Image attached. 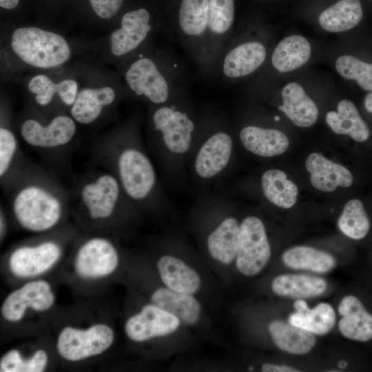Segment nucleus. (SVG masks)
<instances>
[{
    "label": "nucleus",
    "instance_id": "2",
    "mask_svg": "<svg viewBox=\"0 0 372 372\" xmlns=\"http://www.w3.org/2000/svg\"><path fill=\"white\" fill-rule=\"evenodd\" d=\"M2 188L13 218L28 231L44 233L54 229L71 209V192L34 165L25 164Z\"/></svg>",
    "mask_w": 372,
    "mask_h": 372
},
{
    "label": "nucleus",
    "instance_id": "3",
    "mask_svg": "<svg viewBox=\"0 0 372 372\" xmlns=\"http://www.w3.org/2000/svg\"><path fill=\"white\" fill-rule=\"evenodd\" d=\"M200 119L184 97L149 106L146 130L148 143L161 171L169 178H180L196 140Z\"/></svg>",
    "mask_w": 372,
    "mask_h": 372
},
{
    "label": "nucleus",
    "instance_id": "35",
    "mask_svg": "<svg viewBox=\"0 0 372 372\" xmlns=\"http://www.w3.org/2000/svg\"><path fill=\"white\" fill-rule=\"evenodd\" d=\"M262 194L271 204L284 209L292 207L298 196L297 185L278 169L265 171L260 178Z\"/></svg>",
    "mask_w": 372,
    "mask_h": 372
},
{
    "label": "nucleus",
    "instance_id": "12",
    "mask_svg": "<svg viewBox=\"0 0 372 372\" xmlns=\"http://www.w3.org/2000/svg\"><path fill=\"white\" fill-rule=\"evenodd\" d=\"M124 332L134 343L160 340L176 349L190 331L176 316L147 301L126 319Z\"/></svg>",
    "mask_w": 372,
    "mask_h": 372
},
{
    "label": "nucleus",
    "instance_id": "42",
    "mask_svg": "<svg viewBox=\"0 0 372 372\" xmlns=\"http://www.w3.org/2000/svg\"><path fill=\"white\" fill-rule=\"evenodd\" d=\"M7 228H8V222H7V217H6V213L5 211V209L3 207H2V205H1L0 209V238L1 242L3 240V239L6 237V233H7Z\"/></svg>",
    "mask_w": 372,
    "mask_h": 372
},
{
    "label": "nucleus",
    "instance_id": "36",
    "mask_svg": "<svg viewBox=\"0 0 372 372\" xmlns=\"http://www.w3.org/2000/svg\"><path fill=\"white\" fill-rule=\"evenodd\" d=\"M282 262L289 267L325 273L335 265V258L330 254L308 246H296L286 250Z\"/></svg>",
    "mask_w": 372,
    "mask_h": 372
},
{
    "label": "nucleus",
    "instance_id": "11",
    "mask_svg": "<svg viewBox=\"0 0 372 372\" xmlns=\"http://www.w3.org/2000/svg\"><path fill=\"white\" fill-rule=\"evenodd\" d=\"M149 12L138 8L124 13L118 25L102 41L107 60L121 65L146 50L155 32Z\"/></svg>",
    "mask_w": 372,
    "mask_h": 372
},
{
    "label": "nucleus",
    "instance_id": "14",
    "mask_svg": "<svg viewBox=\"0 0 372 372\" xmlns=\"http://www.w3.org/2000/svg\"><path fill=\"white\" fill-rule=\"evenodd\" d=\"M114 331L103 323L87 328L65 327L56 342L59 355L65 360L75 362L102 354L114 341Z\"/></svg>",
    "mask_w": 372,
    "mask_h": 372
},
{
    "label": "nucleus",
    "instance_id": "23",
    "mask_svg": "<svg viewBox=\"0 0 372 372\" xmlns=\"http://www.w3.org/2000/svg\"><path fill=\"white\" fill-rule=\"evenodd\" d=\"M209 22V0H182L179 7L178 34L183 41L196 50L202 60Z\"/></svg>",
    "mask_w": 372,
    "mask_h": 372
},
{
    "label": "nucleus",
    "instance_id": "33",
    "mask_svg": "<svg viewBox=\"0 0 372 372\" xmlns=\"http://www.w3.org/2000/svg\"><path fill=\"white\" fill-rule=\"evenodd\" d=\"M362 17L360 0H340L321 12L318 22L327 32H341L355 28Z\"/></svg>",
    "mask_w": 372,
    "mask_h": 372
},
{
    "label": "nucleus",
    "instance_id": "44",
    "mask_svg": "<svg viewBox=\"0 0 372 372\" xmlns=\"http://www.w3.org/2000/svg\"><path fill=\"white\" fill-rule=\"evenodd\" d=\"M364 104L366 110L369 112L372 113V92L366 95Z\"/></svg>",
    "mask_w": 372,
    "mask_h": 372
},
{
    "label": "nucleus",
    "instance_id": "37",
    "mask_svg": "<svg viewBox=\"0 0 372 372\" xmlns=\"http://www.w3.org/2000/svg\"><path fill=\"white\" fill-rule=\"evenodd\" d=\"M338 226L345 236L352 239L360 240L366 236L371 223L361 200L353 198L345 203Z\"/></svg>",
    "mask_w": 372,
    "mask_h": 372
},
{
    "label": "nucleus",
    "instance_id": "43",
    "mask_svg": "<svg viewBox=\"0 0 372 372\" xmlns=\"http://www.w3.org/2000/svg\"><path fill=\"white\" fill-rule=\"evenodd\" d=\"M19 4V0H0V7L4 10H14Z\"/></svg>",
    "mask_w": 372,
    "mask_h": 372
},
{
    "label": "nucleus",
    "instance_id": "31",
    "mask_svg": "<svg viewBox=\"0 0 372 372\" xmlns=\"http://www.w3.org/2000/svg\"><path fill=\"white\" fill-rule=\"evenodd\" d=\"M267 329L275 345L289 353H307L316 344L313 333L290 322L274 320L269 323Z\"/></svg>",
    "mask_w": 372,
    "mask_h": 372
},
{
    "label": "nucleus",
    "instance_id": "22",
    "mask_svg": "<svg viewBox=\"0 0 372 372\" xmlns=\"http://www.w3.org/2000/svg\"><path fill=\"white\" fill-rule=\"evenodd\" d=\"M235 17L234 0H209L208 30L202 65L214 66L225 47Z\"/></svg>",
    "mask_w": 372,
    "mask_h": 372
},
{
    "label": "nucleus",
    "instance_id": "25",
    "mask_svg": "<svg viewBox=\"0 0 372 372\" xmlns=\"http://www.w3.org/2000/svg\"><path fill=\"white\" fill-rule=\"evenodd\" d=\"M238 138L246 150L263 158L280 155L289 145V140L282 132L255 125L242 127Z\"/></svg>",
    "mask_w": 372,
    "mask_h": 372
},
{
    "label": "nucleus",
    "instance_id": "28",
    "mask_svg": "<svg viewBox=\"0 0 372 372\" xmlns=\"http://www.w3.org/2000/svg\"><path fill=\"white\" fill-rule=\"evenodd\" d=\"M296 312L289 318V322L313 334L322 335L334 327L335 313L328 303L321 302L309 309L304 300L298 299L293 303Z\"/></svg>",
    "mask_w": 372,
    "mask_h": 372
},
{
    "label": "nucleus",
    "instance_id": "1",
    "mask_svg": "<svg viewBox=\"0 0 372 372\" xmlns=\"http://www.w3.org/2000/svg\"><path fill=\"white\" fill-rule=\"evenodd\" d=\"M90 155L96 166L116 178L139 212L161 210L168 204L135 118L98 136L92 143Z\"/></svg>",
    "mask_w": 372,
    "mask_h": 372
},
{
    "label": "nucleus",
    "instance_id": "10",
    "mask_svg": "<svg viewBox=\"0 0 372 372\" xmlns=\"http://www.w3.org/2000/svg\"><path fill=\"white\" fill-rule=\"evenodd\" d=\"M19 136L32 148L44 154L63 152L74 143L78 124L68 112L45 116L33 111L17 121Z\"/></svg>",
    "mask_w": 372,
    "mask_h": 372
},
{
    "label": "nucleus",
    "instance_id": "4",
    "mask_svg": "<svg viewBox=\"0 0 372 372\" xmlns=\"http://www.w3.org/2000/svg\"><path fill=\"white\" fill-rule=\"evenodd\" d=\"M180 65L162 52L147 50L121 65L125 91L149 106L184 97Z\"/></svg>",
    "mask_w": 372,
    "mask_h": 372
},
{
    "label": "nucleus",
    "instance_id": "13",
    "mask_svg": "<svg viewBox=\"0 0 372 372\" xmlns=\"http://www.w3.org/2000/svg\"><path fill=\"white\" fill-rule=\"evenodd\" d=\"M145 292L147 301L176 316L189 331L207 334L212 328L205 303L198 298L169 289L156 276Z\"/></svg>",
    "mask_w": 372,
    "mask_h": 372
},
{
    "label": "nucleus",
    "instance_id": "39",
    "mask_svg": "<svg viewBox=\"0 0 372 372\" xmlns=\"http://www.w3.org/2000/svg\"><path fill=\"white\" fill-rule=\"evenodd\" d=\"M335 69L343 78L355 80L363 90L372 91V63L351 55H342L337 59Z\"/></svg>",
    "mask_w": 372,
    "mask_h": 372
},
{
    "label": "nucleus",
    "instance_id": "40",
    "mask_svg": "<svg viewBox=\"0 0 372 372\" xmlns=\"http://www.w3.org/2000/svg\"><path fill=\"white\" fill-rule=\"evenodd\" d=\"M95 15L101 20L112 19L120 10L124 0H87Z\"/></svg>",
    "mask_w": 372,
    "mask_h": 372
},
{
    "label": "nucleus",
    "instance_id": "16",
    "mask_svg": "<svg viewBox=\"0 0 372 372\" xmlns=\"http://www.w3.org/2000/svg\"><path fill=\"white\" fill-rule=\"evenodd\" d=\"M111 81H96L80 87L68 113L78 125H92L119 103L125 89Z\"/></svg>",
    "mask_w": 372,
    "mask_h": 372
},
{
    "label": "nucleus",
    "instance_id": "29",
    "mask_svg": "<svg viewBox=\"0 0 372 372\" xmlns=\"http://www.w3.org/2000/svg\"><path fill=\"white\" fill-rule=\"evenodd\" d=\"M326 123L333 132L349 136L357 142H364L370 136L368 125L362 118L354 103L348 100H341L337 111L327 112Z\"/></svg>",
    "mask_w": 372,
    "mask_h": 372
},
{
    "label": "nucleus",
    "instance_id": "5",
    "mask_svg": "<svg viewBox=\"0 0 372 372\" xmlns=\"http://www.w3.org/2000/svg\"><path fill=\"white\" fill-rule=\"evenodd\" d=\"M71 192V207L94 224L129 219L138 211L128 199L116 178L109 172L96 169L83 175Z\"/></svg>",
    "mask_w": 372,
    "mask_h": 372
},
{
    "label": "nucleus",
    "instance_id": "38",
    "mask_svg": "<svg viewBox=\"0 0 372 372\" xmlns=\"http://www.w3.org/2000/svg\"><path fill=\"white\" fill-rule=\"evenodd\" d=\"M48 363V353L43 349L35 351L30 357L24 358L17 349L5 353L0 359L1 372H41Z\"/></svg>",
    "mask_w": 372,
    "mask_h": 372
},
{
    "label": "nucleus",
    "instance_id": "9",
    "mask_svg": "<svg viewBox=\"0 0 372 372\" xmlns=\"http://www.w3.org/2000/svg\"><path fill=\"white\" fill-rule=\"evenodd\" d=\"M234 141L224 122L204 123L198 132L188 159V168L200 183L213 181L223 176L231 163Z\"/></svg>",
    "mask_w": 372,
    "mask_h": 372
},
{
    "label": "nucleus",
    "instance_id": "21",
    "mask_svg": "<svg viewBox=\"0 0 372 372\" xmlns=\"http://www.w3.org/2000/svg\"><path fill=\"white\" fill-rule=\"evenodd\" d=\"M266 57L267 50L262 43L245 41L223 50L215 65L225 80H235L254 72Z\"/></svg>",
    "mask_w": 372,
    "mask_h": 372
},
{
    "label": "nucleus",
    "instance_id": "6",
    "mask_svg": "<svg viewBox=\"0 0 372 372\" xmlns=\"http://www.w3.org/2000/svg\"><path fill=\"white\" fill-rule=\"evenodd\" d=\"M196 230L202 251L223 282L225 272L234 267L240 236V221L227 208L223 198L203 202Z\"/></svg>",
    "mask_w": 372,
    "mask_h": 372
},
{
    "label": "nucleus",
    "instance_id": "19",
    "mask_svg": "<svg viewBox=\"0 0 372 372\" xmlns=\"http://www.w3.org/2000/svg\"><path fill=\"white\" fill-rule=\"evenodd\" d=\"M80 88L77 79L73 77H65L54 81L51 76L44 73L32 76L27 82V90L30 94L34 111L49 112L50 115L58 113L54 110L55 102H59L68 111L74 103Z\"/></svg>",
    "mask_w": 372,
    "mask_h": 372
},
{
    "label": "nucleus",
    "instance_id": "15",
    "mask_svg": "<svg viewBox=\"0 0 372 372\" xmlns=\"http://www.w3.org/2000/svg\"><path fill=\"white\" fill-rule=\"evenodd\" d=\"M271 248L262 220L249 215L240 221V236L234 267L241 275L254 277L268 264Z\"/></svg>",
    "mask_w": 372,
    "mask_h": 372
},
{
    "label": "nucleus",
    "instance_id": "27",
    "mask_svg": "<svg viewBox=\"0 0 372 372\" xmlns=\"http://www.w3.org/2000/svg\"><path fill=\"white\" fill-rule=\"evenodd\" d=\"M282 105L278 110L300 127L313 125L318 117V108L307 94L302 86L296 82L287 83L282 90Z\"/></svg>",
    "mask_w": 372,
    "mask_h": 372
},
{
    "label": "nucleus",
    "instance_id": "34",
    "mask_svg": "<svg viewBox=\"0 0 372 372\" xmlns=\"http://www.w3.org/2000/svg\"><path fill=\"white\" fill-rule=\"evenodd\" d=\"M271 290L278 296L295 298H311L322 294L327 284L321 278L302 274H282L273 278Z\"/></svg>",
    "mask_w": 372,
    "mask_h": 372
},
{
    "label": "nucleus",
    "instance_id": "24",
    "mask_svg": "<svg viewBox=\"0 0 372 372\" xmlns=\"http://www.w3.org/2000/svg\"><path fill=\"white\" fill-rule=\"evenodd\" d=\"M312 186L322 192H331L338 187L347 188L353 183V175L344 166L322 154L313 152L305 161Z\"/></svg>",
    "mask_w": 372,
    "mask_h": 372
},
{
    "label": "nucleus",
    "instance_id": "26",
    "mask_svg": "<svg viewBox=\"0 0 372 372\" xmlns=\"http://www.w3.org/2000/svg\"><path fill=\"white\" fill-rule=\"evenodd\" d=\"M338 312L342 316L338 327L345 338L358 342L372 339V314L358 298L352 295L344 297L339 304Z\"/></svg>",
    "mask_w": 372,
    "mask_h": 372
},
{
    "label": "nucleus",
    "instance_id": "8",
    "mask_svg": "<svg viewBox=\"0 0 372 372\" xmlns=\"http://www.w3.org/2000/svg\"><path fill=\"white\" fill-rule=\"evenodd\" d=\"M154 264V274L164 285L196 296L204 303L207 300L211 282L206 271L180 242L168 240Z\"/></svg>",
    "mask_w": 372,
    "mask_h": 372
},
{
    "label": "nucleus",
    "instance_id": "7",
    "mask_svg": "<svg viewBox=\"0 0 372 372\" xmlns=\"http://www.w3.org/2000/svg\"><path fill=\"white\" fill-rule=\"evenodd\" d=\"M8 52L21 64L37 70L58 69L67 64L74 53L70 41L62 34L34 25L10 30Z\"/></svg>",
    "mask_w": 372,
    "mask_h": 372
},
{
    "label": "nucleus",
    "instance_id": "18",
    "mask_svg": "<svg viewBox=\"0 0 372 372\" xmlns=\"http://www.w3.org/2000/svg\"><path fill=\"white\" fill-rule=\"evenodd\" d=\"M60 241L46 239L14 248L8 258V267L15 276L28 278L43 274L56 264L62 256Z\"/></svg>",
    "mask_w": 372,
    "mask_h": 372
},
{
    "label": "nucleus",
    "instance_id": "17",
    "mask_svg": "<svg viewBox=\"0 0 372 372\" xmlns=\"http://www.w3.org/2000/svg\"><path fill=\"white\" fill-rule=\"evenodd\" d=\"M120 261V251L113 240L103 236H94L79 245L74 267L80 278L94 280L114 273Z\"/></svg>",
    "mask_w": 372,
    "mask_h": 372
},
{
    "label": "nucleus",
    "instance_id": "41",
    "mask_svg": "<svg viewBox=\"0 0 372 372\" xmlns=\"http://www.w3.org/2000/svg\"><path fill=\"white\" fill-rule=\"evenodd\" d=\"M261 371L262 372H298L300 371L296 368L283 365V364H276L272 363H264L260 367Z\"/></svg>",
    "mask_w": 372,
    "mask_h": 372
},
{
    "label": "nucleus",
    "instance_id": "30",
    "mask_svg": "<svg viewBox=\"0 0 372 372\" xmlns=\"http://www.w3.org/2000/svg\"><path fill=\"white\" fill-rule=\"evenodd\" d=\"M0 126V180L7 183L25 165L17 134L11 127L8 115L1 110Z\"/></svg>",
    "mask_w": 372,
    "mask_h": 372
},
{
    "label": "nucleus",
    "instance_id": "32",
    "mask_svg": "<svg viewBox=\"0 0 372 372\" xmlns=\"http://www.w3.org/2000/svg\"><path fill=\"white\" fill-rule=\"evenodd\" d=\"M311 54L309 42L300 35H291L282 39L271 55V64L281 73L295 70L309 60Z\"/></svg>",
    "mask_w": 372,
    "mask_h": 372
},
{
    "label": "nucleus",
    "instance_id": "20",
    "mask_svg": "<svg viewBox=\"0 0 372 372\" xmlns=\"http://www.w3.org/2000/svg\"><path fill=\"white\" fill-rule=\"evenodd\" d=\"M55 296L48 282L36 280L26 282L10 292L1 307L4 320L17 322L23 319L28 309L43 312L52 307Z\"/></svg>",
    "mask_w": 372,
    "mask_h": 372
}]
</instances>
